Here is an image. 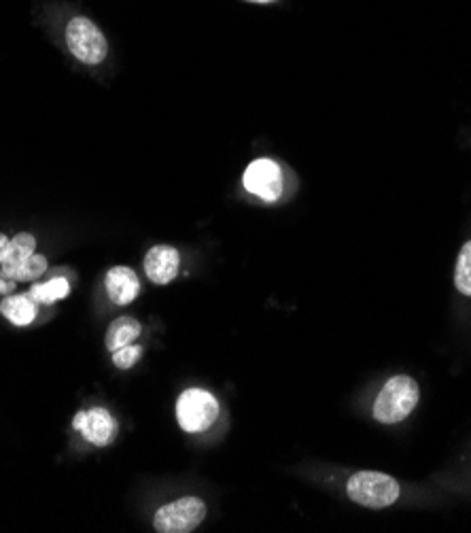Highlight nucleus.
<instances>
[{
	"mask_svg": "<svg viewBox=\"0 0 471 533\" xmlns=\"http://www.w3.org/2000/svg\"><path fill=\"white\" fill-rule=\"evenodd\" d=\"M418 398H421V391H418L414 378L404 374L393 376L391 381L382 387L374 402V419L385 425L404 421L416 408Z\"/></svg>",
	"mask_w": 471,
	"mask_h": 533,
	"instance_id": "obj_1",
	"label": "nucleus"
},
{
	"mask_svg": "<svg viewBox=\"0 0 471 533\" xmlns=\"http://www.w3.org/2000/svg\"><path fill=\"white\" fill-rule=\"evenodd\" d=\"M348 497L355 504H361L365 508L380 510L389 508L399 500V483L389 476L380 472H357L348 478Z\"/></svg>",
	"mask_w": 471,
	"mask_h": 533,
	"instance_id": "obj_2",
	"label": "nucleus"
},
{
	"mask_svg": "<svg viewBox=\"0 0 471 533\" xmlns=\"http://www.w3.org/2000/svg\"><path fill=\"white\" fill-rule=\"evenodd\" d=\"M219 417V402L204 389H187L177 402V419L187 434H198Z\"/></svg>",
	"mask_w": 471,
	"mask_h": 533,
	"instance_id": "obj_3",
	"label": "nucleus"
},
{
	"mask_svg": "<svg viewBox=\"0 0 471 533\" xmlns=\"http://www.w3.org/2000/svg\"><path fill=\"white\" fill-rule=\"evenodd\" d=\"M66 43L71 54L85 64L104 62L109 51L104 34L92 20H87V17H75V20H71V24L66 26Z\"/></svg>",
	"mask_w": 471,
	"mask_h": 533,
	"instance_id": "obj_4",
	"label": "nucleus"
},
{
	"mask_svg": "<svg viewBox=\"0 0 471 533\" xmlns=\"http://www.w3.org/2000/svg\"><path fill=\"white\" fill-rule=\"evenodd\" d=\"M206 517V504L200 497H183L155 512L153 527L160 533H189Z\"/></svg>",
	"mask_w": 471,
	"mask_h": 533,
	"instance_id": "obj_5",
	"label": "nucleus"
},
{
	"mask_svg": "<svg viewBox=\"0 0 471 533\" xmlns=\"http://www.w3.org/2000/svg\"><path fill=\"white\" fill-rule=\"evenodd\" d=\"M242 183L247 187V192H251L264 202H276L283 194L281 168L268 158H261L249 164V168L244 170Z\"/></svg>",
	"mask_w": 471,
	"mask_h": 533,
	"instance_id": "obj_6",
	"label": "nucleus"
},
{
	"mask_svg": "<svg viewBox=\"0 0 471 533\" xmlns=\"http://www.w3.org/2000/svg\"><path fill=\"white\" fill-rule=\"evenodd\" d=\"M73 427L96 446H107L117 434V423L104 408H92L79 412L73 421Z\"/></svg>",
	"mask_w": 471,
	"mask_h": 533,
	"instance_id": "obj_7",
	"label": "nucleus"
},
{
	"mask_svg": "<svg viewBox=\"0 0 471 533\" xmlns=\"http://www.w3.org/2000/svg\"><path fill=\"white\" fill-rule=\"evenodd\" d=\"M179 264L181 257L177 249L168 245H155L145 257V272L149 281H153L155 285H168L177 279Z\"/></svg>",
	"mask_w": 471,
	"mask_h": 533,
	"instance_id": "obj_8",
	"label": "nucleus"
},
{
	"mask_svg": "<svg viewBox=\"0 0 471 533\" xmlns=\"http://www.w3.org/2000/svg\"><path fill=\"white\" fill-rule=\"evenodd\" d=\"M104 285H107V294L113 304L117 306H126L136 300L138 291H141V283H138L136 272L126 266H115L107 272V279H104Z\"/></svg>",
	"mask_w": 471,
	"mask_h": 533,
	"instance_id": "obj_9",
	"label": "nucleus"
},
{
	"mask_svg": "<svg viewBox=\"0 0 471 533\" xmlns=\"http://www.w3.org/2000/svg\"><path fill=\"white\" fill-rule=\"evenodd\" d=\"M34 247H37V240H34L32 234L22 232L11 238L3 262H0V277L15 281L17 272H20V268L26 264L28 257L34 255Z\"/></svg>",
	"mask_w": 471,
	"mask_h": 533,
	"instance_id": "obj_10",
	"label": "nucleus"
},
{
	"mask_svg": "<svg viewBox=\"0 0 471 533\" xmlns=\"http://www.w3.org/2000/svg\"><path fill=\"white\" fill-rule=\"evenodd\" d=\"M138 336H141V323L132 317H119L109 325L107 336H104V345H107L111 353H115L121 347L132 345Z\"/></svg>",
	"mask_w": 471,
	"mask_h": 533,
	"instance_id": "obj_11",
	"label": "nucleus"
},
{
	"mask_svg": "<svg viewBox=\"0 0 471 533\" xmlns=\"http://www.w3.org/2000/svg\"><path fill=\"white\" fill-rule=\"evenodd\" d=\"M0 313H3L13 325H30L37 319V302L30 298V294L24 296H9L0 304Z\"/></svg>",
	"mask_w": 471,
	"mask_h": 533,
	"instance_id": "obj_12",
	"label": "nucleus"
},
{
	"mask_svg": "<svg viewBox=\"0 0 471 533\" xmlns=\"http://www.w3.org/2000/svg\"><path fill=\"white\" fill-rule=\"evenodd\" d=\"M68 294H71V285H68V281L62 277H56L41 285H32L30 289V298L37 304H45V306L66 298Z\"/></svg>",
	"mask_w": 471,
	"mask_h": 533,
	"instance_id": "obj_13",
	"label": "nucleus"
},
{
	"mask_svg": "<svg viewBox=\"0 0 471 533\" xmlns=\"http://www.w3.org/2000/svg\"><path fill=\"white\" fill-rule=\"evenodd\" d=\"M455 285L463 296L471 298V240L463 245L457 268H455Z\"/></svg>",
	"mask_w": 471,
	"mask_h": 533,
	"instance_id": "obj_14",
	"label": "nucleus"
},
{
	"mask_svg": "<svg viewBox=\"0 0 471 533\" xmlns=\"http://www.w3.org/2000/svg\"><path fill=\"white\" fill-rule=\"evenodd\" d=\"M47 270V260L43 255H30L26 264L20 268V272H17L15 281H34L39 279L41 274H45Z\"/></svg>",
	"mask_w": 471,
	"mask_h": 533,
	"instance_id": "obj_15",
	"label": "nucleus"
},
{
	"mask_svg": "<svg viewBox=\"0 0 471 533\" xmlns=\"http://www.w3.org/2000/svg\"><path fill=\"white\" fill-rule=\"evenodd\" d=\"M143 349L138 347V345H128V347H121L113 353V364L119 368V370H130L138 357H141Z\"/></svg>",
	"mask_w": 471,
	"mask_h": 533,
	"instance_id": "obj_16",
	"label": "nucleus"
},
{
	"mask_svg": "<svg viewBox=\"0 0 471 533\" xmlns=\"http://www.w3.org/2000/svg\"><path fill=\"white\" fill-rule=\"evenodd\" d=\"M15 289V281L13 279H5L0 277V294H7V291Z\"/></svg>",
	"mask_w": 471,
	"mask_h": 533,
	"instance_id": "obj_17",
	"label": "nucleus"
},
{
	"mask_svg": "<svg viewBox=\"0 0 471 533\" xmlns=\"http://www.w3.org/2000/svg\"><path fill=\"white\" fill-rule=\"evenodd\" d=\"M7 245H9V238H7L5 234H0V262H3L5 251H7Z\"/></svg>",
	"mask_w": 471,
	"mask_h": 533,
	"instance_id": "obj_18",
	"label": "nucleus"
},
{
	"mask_svg": "<svg viewBox=\"0 0 471 533\" xmlns=\"http://www.w3.org/2000/svg\"><path fill=\"white\" fill-rule=\"evenodd\" d=\"M249 3H257V5H268V3H274V0H249Z\"/></svg>",
	"mask_w": 471,
	"mask_h": 533,
	"instance_id": "obj_19",
	"label": "nucleus"
}]
</instances>
